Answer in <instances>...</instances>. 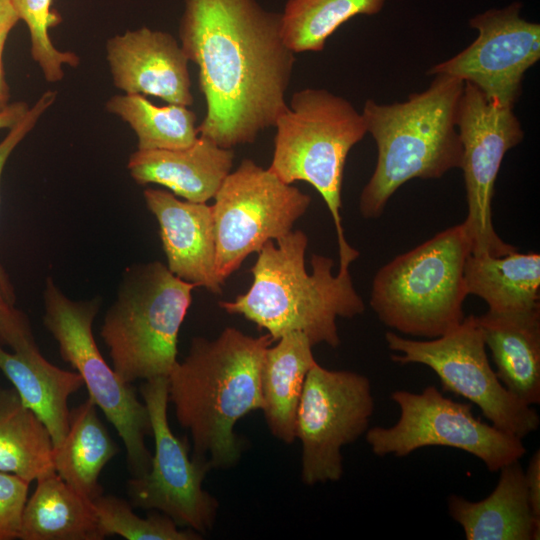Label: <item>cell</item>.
<instances>
[{
    "instance_id": "7c38bea8",
    "label": "cell",
    "mask_w": 540,
    "mask_h": 540,
    "mask_svg": "<svg viewBox=\"0 0 540 540\" xmlns=\"http://www.w3.org/2000/svg\"><path fill=\"white\" fill-rule=\"evenodd\" d=\"M373 412L368 377L348 370H329L318 363L310 369L296 416L303 483L312 486L341 479V449L366 433Z\"/></svg>"
},
{
    "instance_id": "8d00e7d4",
    "label": "cell",
    "mask_w": 540,
    "mask_h": 540,
    "mask_svg": "<svg viewBox=\"0 0 540 540\" xmlns=\"http://www.w3.org/2000/svg\"><path fill=\"white\" fill-rule=\"evenodd\" d=\"M18 21L12 0H0V31L7 27L13 28Z\"/></svg>"
},
{
    "instance_id": "d6a6232c",
    "label": "cell",
    "mask_w": 540,
    "mask_h": 540,
    "mask_svg": "<svg viewBox=\"0 0 540 540\" xmlns=\"http://www.w3.org/2000/svg\"><path fill=\"white\" fill-rule=\"evenodd\" d=\"M0 343L19 353L39 350L28 317L14 304L9 303L1 291Z\"/></svg>"
},
{
    "instance_id": "2e32d148",
    "label": "cell",
    "mask_w": 540,
    "mask_h": 540,
    "mask_svg": "<svg viewBox=\"0 0 540 540\" xmlns=\"http://www.w3.org/2000/svg\"><path fill=\"white\" fill-rule=\"evenodd\" d=\"M105 48L113 85L123 93L193 104L189 60L170 33L145 26L126 30L110 37Z\"/></svg>"
},
{
    "instance_id": "d590c367",
    "label": "cell",
    "mask_w": 540,
    "mask_h": 540,
    "mask_svg": "<svg viewBox=\"0 0 540 540\" xmlns=\"http://www.w3.org/2000/svg\"><path fill=\"white\" fill-rule=\"evenodd\" d=\"M12 29L13 28L11 27H7L0 31V113L3 112L10 104L9 86L5 78V72L3 67V52L8 35Z\"/></svg>"
},
{
    "instance_id": "603a6c76",
    "label": "cell",
    "mask_w": 540,
    "mask_h": 540,
    "mask_svg": "<svg viewBox=\"0 0 540 540\" xmlns=\"http://www.w3.org/2000/svg\"><path fill=\"white\" fill-rule=\"evenodd\" d=\"M468 295L483 299L493 313H519L540 309V255L503 256L470 254L464 266Z\"/></svg>"
},
{
    "instance_id": "f546056e",
    "label": "cell",
    "mask_w": 540,
    "mask_h": 540,
    "mask_svg": "<svg viewBox=\"0 0 540 540\" xmlns=\"http://www.w3.org/2000/svg\"><path fill=\"white\" fill-rule=\"evenodd\" d=\"M13 7L30 34L31 56L38 64L43 77L48 82H58L64 77V66L75 68L80 63L79 56L72 51H62L55 47L49 29L59 25L61 15L53 9V0H12Z\"/></svg>"
},
{
    "instance_id": "83f0119b",
    "label": "cell",
    "mask_w": 540,
    "mask_h": 540,
    "mask_svg": "<svg viewBox=\"0 0 540 540\" xmlns=\"http://www.w3.org/2000/svg\"><path fill=\"white\" fill-rule=\"evenodd\" d=\"M386 0H286L281 34L294 53L321 52L328 38L357 15H376Z\"/></svg>"
},
{
    "instance_id": "d6986e66",
    "label": "cell",
    "mask_w": 540,
    "mask_h": 540,
    "mask_svg": "<svg viewBox=\"0 0 540 540\" xmlns=\"http://www.w3.org/2000/svg\"><path fill=\"white\" fill-rule=\"evenodd\" d=\"M499 471L495 489L483 500L472 502L450 495L449 515L462 527L467 540L539 539L540 519L531 509L519 460Z\"/></svg>"
},
{
    "instance_id": "30bf717a",
    "label": "cell",
    "mask_w": 540,
    "mask_h": 540,
    "mask_svg": "<svg viewBox=\"0 0 540 540\" xmlns=\"http://www.w3.org/2000/svg\"><path fill=\"white\" fill-rule=\"evenodd\" d=\"M391 400L399 407L398 421L365 433L376 456L405 457L423 447L444 446L465 451L497 472L526 453L522 439L481 421L470 404L445 397L435 386L421 393L396 390Z\"/></svg>"
},
{
    "instance_id": "277c9868",
    "label": "cell",
    "mask_w": 540,
    "mask_h": 540,
    "mask_svg": "<svg viewBox=\"0 0 540 540\" xmlns=\"http://www.w3.org/2000/svg\"><path fill=\"white\" fill-rule=\"evenodd\" d=\"M463 89L462 80L437 74L427 89L402 102L365 101L361 113L377 146V162L359 197L364 218L379 217L404 183L438 179L460 168L457 115Z\"/></svg>"
},
{
    "instance_id": "7402d4cb",
    "label": "cell",
    "mask_w": 540,
    "mask_h": 540,
    "mask_svg": "<svg viewBox=\"0 0 540 540\" xmlns=\"http://www.w3.org/2000/svg\"><path fill=\"white\" fill-rule=\"evenodd\" d=\"M265 352L261 369L262 411L270 432L285 443L296 439V416L304 382L317 364L310 340L301 332L278 338Z\"/></svg>"
},
{
    "instance_id": "e575fe53",
    "label": "cell",
    "mask_w": 540,
    "mask_h": 540,
    "mask_svg": "<svg viewBox=\"0 0 540 540\" xmlns=\"http://www.w3.org/2000/svg\"><path fill=\"white\" fill-rule=\"evenodd\" d=\"M29 108L27 103L23 101L10 103L0 113V129H10L15 126L25 116Z\"/></svg>"
},
{
    "instance_id": "e0dca14e",
    "label": "cell",
    "mask_w": 540,
    "mask_h": 540,
    "mask_svg": "<svg viewBox=\"0 0 540 540\" xmlns=\"http://www.w3.org/2000/svg\"><path fill=\"white\" fill-rule=\"evenodd\" d=\"M143 197L158 222L168 269L195 287L220 294L212 206L178 199L163 189L147 188Z\"/></svg>"
},
{
    "instance_id": "836d02e7",
    "label": "cell",
    "mask_w": 540,
    "mask_h": 540,
    "mask_svg": "<svg viewBox=\"0 0 540 540\" xmlns=\"http://www.w3.org/2000/svg\"><path fill=\"white\" fill-rule=\"evenodd\" d=\"M524 477L531 509L540 519V450L532 455Z\"/></svg>"
},
{
    "instance_id": "cb8c5ba5",
    "label": "cell",
    "mask_w": 540,
    "mask_h": 540,
    "mask_svg": "<svg viewBox=\"0 0 540 540\" xmlns=\"http://www.w3.org/2000/svg\"><path fill=\"white\" fill-rule=\"evenodd\" d=\"M36 482V489L22 512L18 539H104L91 501L71 488L56 472Z\"/></svg>"
},
{
    "instance_id": "7a4b0ae2",
    "label": "cell",
    "mask_w": 540,
    "mask_h": 540,
    "mask_svg": "<svg viewBox=\"0 0 540 540\" xmlns=\"http://www.w3.org/2000/svg\"><path fill=\"white\" fill-rule=\"evenodd\" d=\"M272 337L225 328L209 340L194 337L188 354L168 376V397L179 424L190 432L194 456L213 468H229L241 457L236 423L262 409L261 369Z\"/></svg>"
},
{
    "instance_id": "9a60e30c",
    "label": "cell",
    "mask_w": 540,
    "mask_h": 540,
    "mask_svg": "<svg viewBox=\"0 0 540 540\" xmlns=\"http://www.w3.org/2000/svg\"><path fill=\"white\" fill-rule=\"evenodd\" d=\"M522 4L513 2L469 20L476 39L426 75L444 74L477 87L491 101L514 107L525 73L540 59V25L523 18Z\"/></svg>"
},
{
    "instance_id": "f1b7e54d",
    "label": "cell",
    "mask_w": 540,
    "mask_h": 540,
    "mask_svg": "<svg viewBox=\"0 0 540 540\" xmlns=\"http://www.w3.org/2000/svg\"><path fill=\"white\" fill-rule=\"evenodd\" d=\"M104 538L118 535L127 540H199L202 534L179 526L163 513L142 518L131 503L113 495H100L91 501Z\"/></svg>"
},
{
    "instance_id": "8fae6325",
    "label": "cell",
    "mask_w": 540,
    "mask_h": 540,
    "mask_svg": "<svg viewBox=\"0 0 540 540\" xmlns=\"http://www.w3.org/2000/svg\"><path fill=\"white\" fill-rule=\"evenodd\" d=\"M214 199L216 275L223 285L246 257L290 233L311 203L308 194L251 159L229 173Z\"/></svg>"
},
{
    "instance_id": "ba28073f",
    "label": "cell",
    "mask_w": 540,
    "mask_h": 540,
    "mask_svg": "<svg viewBox=\"0 0 540 540\" xmlns=\"http://www.w3.org/2000/svg\"><path fill=\"white\" fill-rule=\"evenodd\" d=\"M101 303L98 296L73 300L48 277L43 290V324L57 342L62 359L82 377L89 399L122 439L132 477H140L151 462L145 444L151 433L150 418L135 388L117 375L98 349L92 328Z\"/></svg>"
},
{
    "instance_id": "ac0fdd59",
    "label": "cell",
    "mask_w": 540,
    "mask_h": 540,
    "mask_svg": "<svg viewBox=\"0 0 540 540\" xmlns=\"http://www.w3.org/2000/svg\"><path fill=\"white\" fill-rule=\"evenodd\" d=\"M233 161V149L199 135L182 149H137L130 155L127 169L140 185L158 184L184 200L206 203L231 172Z\"/></svg>"
},
{
    "instance_id": "5bb4252c",
    "label": "cell",
    "mask_w": 540,
    "mask_h": 540,
    "mask_svg": "<svg viewBox=\"0 0 540 540\" xmlns=\"http://www.w3.org/2000/svg\"><path fill=\"white\" fill-rule=\"evenodd\" d=\"M513 108L489 100L473 84L464 82L457 115L462 145L460 168L468 205L462 224L474 255L497 257L517 250L496 233L491 210L494 185L504 156L525 135Z\"/></svg>"
},
{
    "instance_id": "1f68e13d",
    "label": "cell",
    "mask_w": 540,
    "mask_h": 540,
    "mask_svg": "<svg viewBox=\"0 0 540 540\" xmlns=\"http://www.w3.org/2000/svg\"><path fill=\"white\" fill-rule=\"evenodd\" d=\"M29 484L14 474L0 472V540L19 538Z\"/></svg>"
},
{
    "instance_id": "ffe728a7",
    "label": "cell",
    "mask_w": 540,
    "mask_h": 540,
    "mask_svg": "<svg viewBox=\"0 0 540 540\" xmlns=\"http://www.w3.org/2000/svg\"><path fill=\"white\" fill-rule=\"evenodd\" d=\"M497 377L528 405L540 403V309L476 316Z\"/></svg>"
},
{
    "instance_id": "484cf974",
    "label": "cell",
    "mask_w": 540,
    "mask_h": 540,
    "mask_svg": "<svg viewBox=\"0 0 540 540\" xmlns=\"http://www.w3.org/2000/svg\"><path fill=\"white\" fill-rule=\"evenodd\" d=\"M0 472L29 483L55 472L49 431L15 389H0Z\"/></svg>"
},
{
    "instance_id": "4316f807",
    "label": "cell",
    "mask_w": 540,
    "mask_h": 540,
    "mask_svg": "<svg viewBox=\"0 0 540 540\" xmlns=\"http://www.w3.org/2000/svg\"><path fill=\"white\" fill-rule=\"evenodd\" d=\"M105 110L127 123L139 150H174L192 145L199 136L196 114L188 106H157L141 94H116Z\"/></svg>"
},
{
    "instance_id": "3957f363",
    "label": "cell",
    "mask_w": 540,
    "mask_h": 540,
    "mask_svg": "<svg viewBox=\"0 0 540 540\" xmlns=\"http://www.w3.org/2000/svg\"><path fill=\"white\" fill-rule=\"evenodd\" d=\"M306 234L292 230L268 241L257 253L251 268L252 284L220 307L240 314L265 329L275 342L282 335L301 332L311 344L337 347V318H353L364 312L362 298L354 288L349 269L333 275V260L313 254L312 273L305 267Z\"/></svg>"
},
{
    "instance_id": "44dd1931",
    "label": "cell",
    "mask_w": 540,
    "mask_h": 540,
    "mask_svg": "<svg viewBox=\"0 0 540 540\" xmlns=\"http://www.w3.org/2000/svg\"><path fill=\"white\" fill-rule=\"evenodd\" d=\"M0 370L12 383L23 404L46 426L53 448L58 447L69 428L68 400L84 385L82 377L76 371L53 365L40 350L10 353L1 343Z\"/></svg>"
},
{
    "instance_id": "5b68a950",
    "label": "cell",
    "mask_w": 540,
    "mask_h": 540,
    "mask_svg": "<svg viewBox=\"0 0 540 540\" xmlns=\"http://www.w3.org/2000/svg\"><path fill=\"white\" fill-rule=\"evenodd\" d=\"M274 127L268 169L287 184L304 181L319 192L334 222L339 269H348L359 252L345 238L341 190L347 155L367 133L362 113L326 89L305 88L292 94Z\"/></svg>"
},
{
    "instance_id": "4fadbf2b",
    "label": "cell",
    "mask_w": 540,
    "mask_h": 540,
    "mask_svg": "<svg viewBox=\"0 0 540 540\" xmlns=\"http://www.w3.org/2000/svg\"><path fill=\"white\" fill-rule=\"evenodd\" d=\"M140 393L149 414L155 449L149 470L127 483L131 505L157 510L179 527L203 534L212 528L218 509L217 500L202 487L213 467L205 458H190L187 440L171 431L168 377L145 380Z\"/></svg>"
},
{
    "instance_id": "8992f818",
    "label": "cell",
    "mask_w": 540,
    "mask_h": 540,
    "mask_svg": "<svg viewBox=\"0 0 540 540\" xmlns=\"http://www.w3.org/2000/svg\"><path fill=\"white\" fill-rule=\"evenodd\" d=\"M470 254L462 223L437 233L377 271L371 308L383 324L402 334L444 335L465 318L464 266Z\"/></svg>"
},
{
    "instance_id": "d4e9b609",
    "label": "cell",
    "mask_w": 540,
    "mask_h": 540,
    "mask_svg": "<svg viewBox=\"0 0 540 540\" xmlns=\"http://www.w3.org/2000/svg\"><path fill=\"white\" fill-rule=\"evenodd\" d=\"M89 398L70 410L69 428L63 442L53 448L55 472L89 501L103 494L99 477L103 468L118 453Z\"/></svg>"
},
{
    "instance_id": "9c48e42d",
    "label": "cell",
    "mask_w": 540,
    "mask_h": 540,
    "mask_svg": "<svg viewBox=\"0 0 540 540\" xmlns=\"http://www.w3.org/2000/svg\"><path fill=\"white\" fill-rule=\"evenodd\" d=\"M385 340L396 352L391 355L393 362L429 367L445 391L477 405L499 430L523 439L538 429L537 412L509 392L490 366L476 316L465 317L458 326L431 340H413L394 332H387Z\"/></svg>"
},
{
    "instance_id": "52a82bcc",
    "label": "cell",
    "mask_w": 540,
    "mask_h": 540,
    "mask_svg": "<svg viewBox=\"0 0 540 540\" xmlns=\"http://www.w3.org/2000/svg\"><path fill=\"white\" fill-rule=\"evenodd\" d=\"M194 288L160 261L124 270L100 331L112 368L123 381L169 376L178 361V335Z\"/></svg>"
},
{
    "instance_id": "4dcf8cb0",
    "label": "cell",
    "mask_w": 540,
    "mask_h": 540,
    "mask_svg": "<svg viewBox=\"0 0 540 540\" xmlns=\"http://www.w3.org/2000/svg\"><path fill=\"white\" fill-rule=\"evenodd\" d=\"M57 91L47 90L41 94L37 101L29 108L25 116L12 128L8 129L6 136L0 141V181L5 164L17 145L36 126L39 119L56 101ZM0 291L4 298L15 304L16 294L11 279L0 262Z\"/></svg>"
},
{
    "instance_id": "6da1fadb",
    "label": "cell",
    "mask_w": 540,
    "mask_h": 540,
    "mask_svg": "<svg viewBox=\"0 0 540 540\" xmlns=\"http://www.w3.org/2000/svg\"><path fill=\"white\" fill-rule=\"evenodd\" d=\"M178 35L206 103L199 135L232 149L274 127L295 64L281 13L256 0H184Z\"/></svg>"
}]
</instances>
